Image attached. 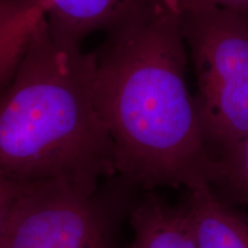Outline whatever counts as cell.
Listing matches in <instances>:
<instances>
[{
    "mask_svg": "<svg viewBox=\"0 0 248 248\" xmlns=\"http://www.w3.org/2000/svg\"><path fill=\"white\" fill-rule=\"evenodd\" d=\"M187 46L176 0H144L95 52L94 95L130 186L212 184L216 157L186 83Z\"/></svg>",
    "mask_w": 248,
    "mask_h": 248,
    "instance_id": "obj_1",
    "label": "cell"
},
{
    "mask_svg": "<svg viewBox=\"0 0 248 248\" xmlns=\"http://www.w3.org/2000/svg\"><path fill=\"white\" fill-rule=\"evenodd\" d=\"M95 54L57 38L42 17L0 93V173L28 185L93 192L116 176L114 146L94 95Z\"/></svg>",
    "mask_w": 248,
    "mask_h": 248,
    "instance_id": "obj_2",
    "label": "cell"
},
{
    "mask_svg": "<svg viewBox=\"0 0 248 248\" xmlns=\"http://www.w3.org/2000/svg\"><path fill=\"white\" fill-rule=\"evenodd\" d=\"M182 30L201 125L218 157L248 136V9L182 12Z\"/></svg>",
    "mask_w": 248,
    "mask_h": 248,
    "instance_id": "obj_3",
    "label": "cell"
},
{
    "mask_svg": "<svg viewBox=\"0 0 248 248\" xmlns=\"http://www.w3.org/2000/svg\"><path fill=\"white\" fill-rule=\"evenodd\" d=\"M133 190L120 177L90 193L59 182L29 184L0 248H126L121 224Z\"/></svg>",
    "mask_w": 248,
    "mask_h": 248,
    "instance_id": "obj_4",
    "label": "cell"
},
{
    "mask_svg": "<svg viewBox=\"0 0 248 248\" xmlns=\"http://www.w3.org/2000/svg\"><path fill=\"white\" fill-rule=\"evenodd\" d=\"M144 0H1L0 53L18 59L33 28L46 17L57 38L80 45L95 31H107Z\"/></svg>",
    "mask_w": 248,
    "mask_h": 248,
    "instance_id": "obj_5",
    "label": "cell"
},
{
    "mask_svg": "<svg viewBox=\"0 0 248 248\" xmlns=\"http://www.w3.org/2000/svg\"><path fill=\"white\" fill-rule=\"evenodd\" d=\"M181 206L198 248H248V213L202 184L186 190Z\"/></svg>",
    "mask_w": 248,
    "mask_h": 248,
    "instance_id": "obj_6",
    "label": "cell"
},
{
    "mask_svg": "<svg viewBox=\"0 0 248 248\" xmlns=\"http://www.w3.org/2000/svg\"><path fill=\"white\" fill-rule=\"evenodd\" d=\"M128 221L132 239L126 248H198L183 207H173L159 195L136 198Z\"/></svg>",
    "mask_w": 248,
    "mask_h": 248,
    "instance_id": "obj_7",
    "label": "cell"
},
{
    "mask_svg": "<svg viewBox=\"0 0 248 248\" xmlns=\"http://www.w3.org/2000/svg\"><path fill=\"white\" fill-rule=\"evenodd\" d=\"M212 187L228 202L248 206V136L216 157Z\"/></svg>",
    "mask_w": 248,
    "mask_h": 248,
    "instance_id": "obj_8",
    "label": "cell"
},
{
    "mask_svg": "<svg viewBox=\"0 0 248 248\" xmlns=\"http://www.w3.org/2000/svg\"><path fill=\"white\" fill-rule=\"evenodd\" d=\"M28 185L11 181L0 173V247L4 241L5 234L18 201L22 198Z\"/></svg>",
    "mask_w": 248,
    "mask_h": 248,
    "instance_id": "obj_9",
    "label": "cell"
},
{
    "mask_svg": "<svg viewBox=\"0 0 248 248\" xmlns=\"http://www.w3.org/2000/svg\"><path fill=\"white\" fill-rule=\"evenodd\" d=\"M181 12L203 11V9L223 8L247 11L248 0H176Z\"/></svg>",
    "mask_w": 248,
    "mask_h": 248,
    "instance_id": "obj_10",
    "label": "cell"
},
{
    "mask_svg": "<svg viewBox=\"0 0 248 248\" xmlns=\"http://www.w3.org/2000/svg\"><path fill=\"white\" fill-rule=\"evenodd\" d=\"M0 1H1V0H0Z\"/></svg>",
    "mask_w": 248,
    "mask_h": 248,
    "instance_id": "obj_11",
    "label": "cell"
}]
</instances>
